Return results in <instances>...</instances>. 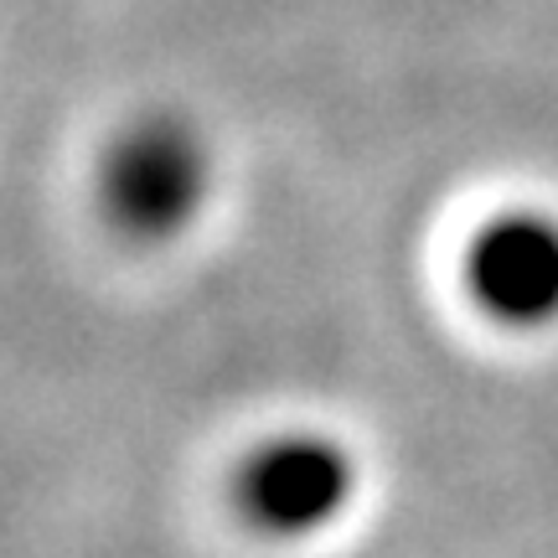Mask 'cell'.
Instances as JSON below:
<instances>
[{
	"mask_svg": "<svg viewBox=\"0 0 558 558\" xmlns=\"http://www.w3.org/2000/svg\"><path fill=\"white\" fill-rule=\"evenodd\" d=\"M341 497V460L320 445H279L254 465L248 501L269 522H316Z\"/></svg>",
	"mask_w": 558,
	"mask_h": 558,
	"instance_id": "2",
	"label": "cell"
},
{
	"mask_svg": "<svg viewBox=\"0 0 558 558\" xmlns=\"http://www.w3.org/2000/svg\"><path fill=\"white\" fill-rule=\"evenodd\" d=\"M192 181H197V160L171 135H145L120 160V202L145 222L171 218L192 197Z\"/></svg>",
	"mask_w": 558,
	"mask_h": 558,
	"instance_id": "3",
	"label": "cell"
},
{
	"mask_svg": "<svg viewBox=\"0 0 558 558\" xmlns=\"http://www.w3.org/2000/svg\"><path fill=\"white\" fill-rule=\"evenodd\" d=\"M476 290L507 316H543L558 305V233L543 222H507L476 248Z\"/></svg>",
	"mask_w": 558,
	"mask_h": 558,
	"instance_id": "1",
	"label": "cell"
}]
</instances>
